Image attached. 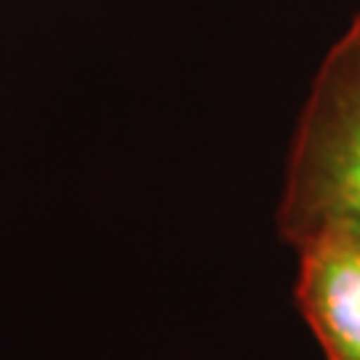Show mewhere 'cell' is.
I'll use <instances>...</instances> for the list:
<instances>
[{"instance_id": "2", "label": "cell", "mask_w": 360, "mask_h": 360, "mask_svg": "<svg viewBox=\"0 0 360 360\" xmlns=\"http://www.w3.org/2000/svg\"><path fill=\"white\" fill-rule=\"evenodd\" d=\"M296 254V302L326 360H360V238L321 232Z\"/></svg>"}, {"instance_id": "1", "label": "cell", "mask_w": 360, "mask_h": 360, "mask_svg": "<svg viewBox=\"0 0 360 360\" xmlns=\"http://www.w3.org/2000/svg\"><path fill=\"white\" fill-rule=\"evenodd\" d=\"M278 224L294 248L321 232L360 238V13L309 86L288 150Z\"/></svg>"}]
</instances>
